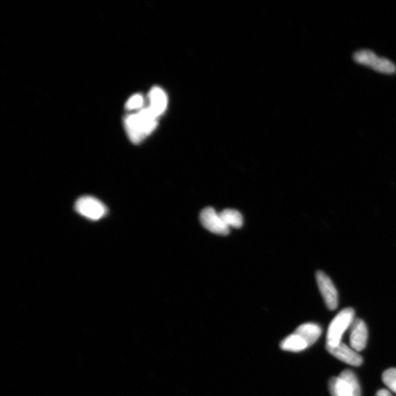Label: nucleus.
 Segmentation results:
<instances>
[{
  "label": "nucleus",
  "mask_w": 396,
  "mask_h": 396,
  "mask_svg": "<svg viewBox=\"0 0 396 396\" xmlns=\"http://www.w3.org/2000/svg\"><path fill=\"white\" fill-rule=\"evenodd\" d=\"M329 390L332 396H361V386L351 370H344L339 377H332Z\"/></svg>",
  "instance_id": "obj_2"
},
{
  "label": "nucleus",
  "mask_w": 396,
  "mask_h": 396,
  "mask_svg": "<svg viewBox=\"0 0 396 396\" xmlns=\"http://www.w3.org/2000/svg\"><path fill=\"white\" fill-rule=\"evenodd\" d=\"M321 332V328L317 323H305L298 327L294 333L304 339L310 346L316 343L320 337Z\"/></svg>",
  "instance_id": "obj_10"
},
{
  "label": "nucleus",
  "mask_w": 396,
  "mask_h": 396,
  "mask_svg": "<svg viewBox=\"0 0 396 396\" xmlns=\"http://www.w3.org/2000/svg\"><path fill=\"white\" fill-rule=\"evenodd\" d=\"M221 218L227 227L239 229L243 225V218L241 213L234 209H225L220 213Z\"/></svg>",
  "instance_id": "obj_13"
},
{
  "label": "nucleus",
  "mask_w": 396,
  "mask_h": 396,
  "mask_svg": "<svg viewBox=\"0 0 396 396\" xmlns=\"http://www.w3.org/2000/svg\"><path fill=\"white\" fill-rule=\"evenodd\" d=\"M355 62L369 67L382 74L393 75L396 72L395 65L390 59L377 56L374 52L362 50L353 55Z\"/></svg>",
  "instance_id": "obj_4"
},
{
  "label": "nucleus",
  "mask_w": 396,
  "mask_h": 396,
  "mask_svg": "<svg viewBox=\"0 0 396 396\" xmlns=\"http://www.w3.org/2000/svg\"><path fill=\"white\" fill-rule=\"evenodd\" d=\"M150 109L159 117L165 111L167 100L164 92L160 88H154L149 93Z\"/></svg>",
  "instance_id": "obj_11"
},
{
  "label": "nucleus",
  "mask_w": 396,
  "mask_h": 396,
  "mask_svg": "<svg viewBox=\"0 0 396 396\" xmlns=\"http://www.w3.org/2000/svg\"><path fill=\"white\" fill-rule=\"evenodd\" d=\"M157 118L149 107L129 115L125 126L131 141L138 143L150 135L158 125Z\"/></svg>",
  "instance_id": "obj_1"
},
{
  "label": "nucleus",
  "mask_w": 396,
  "mask_h": 396,
  "mask_svg": "<svg viewBox=\"0 0 396 396\" xmlns=\"http://www.w3.org/2000/svg\"><path fill=\"white\" fill-rule=\"evenodd\" d=\"M317 281L319 291L328 308L331 310L337 308L339 305L338 292L328 276L325 272L319 271L317 273Z\"/></svg>",
  "instance_id": "obj_7"
},
{
  "label": "nucleus",
  "mask_w": 396,
  "mask_h": 396,
  "mask_svg": "<svg viewBox=\"0 0 396 396\" xmlns=\"http://www.w3.org/2000/svg\"><path fill=\"white\" fill-rule=\"evenodd\" d=\"M355 320V310L351 308H345L331 321L327 334V345L336 346L340 344L343 333L350 328Z\"/></svg>",
  "instance_id": "obj_3"
},
{
  "label": "nucleus",
  "mask_w": 396,
  "mask_h": 396,
  "mask_svg": "<svg viewBox=\"0 0 396 396\" xmlns=\"http://www.w3.org/2000/svg\"><path fill=\"white\" fill-rule=\"evenodd\" d=\"M368 341V328L366 323L359 319L354 320L350 327V344L356 352L364 350Z\"/></svg>",
  "instance_id": "obj_9"
},
{
  "label": "nucleus",
  "mask_w": 396,
  "mask_h": 396,
  "mask_svg": "<svg viewBox=\"0 0 396 396\" xmlns=\"http://www.w3.org/2000/svg\"><path fill=\"white\" fill-rule=\"evenodd\" d=\"M200 220L202 225L210 232L218 235H227L230 229L223 221L220 213L213 208L204 209L200 214Z\"/></svg>",
  "instance_id": "obj_6"
},
{
  "label": "nucleus",
  "mask_w": 396,
  "mask_h": 396,
  "mask_svg": "<svg viewBox=\"0 0 396 396\" xmlns=\"http://www.w3.org/2000/svg\"><path fill=\"white\" fill-rule=\"evenodd\" d=\"M382 380L389 389L396 393V368H389L384 372Z\"/></svg>",
  "instance_id": "obj_14"
},
{
  "label": "nucleus",
  "mask_w": 396,
  "mask_h": 396,
  "mask_svg": "<svg viewBox=\"0 0 396 396\" xmlns=\"http://www.w3.org/2000/svg\"><path fill=\"white\" fill-rule=\"evenodd\" d=\"M308 347V345L305 340L295 333L287 336L281 343V349L287 352H299L305 350Z\"/></svg>",
  "instance_id": "obj_12"
},
{
  "label": "nucleus",
  "mask_w": 396,
  "mask_h": 396,
  "mask_svg": "<svg viewBox=\"0 0 396 396\" xmlns=\"http://www.w3.org/2000/svg\"><path fill=\"white\" fill-rule=\"evenodd\" d=\"M326 347L330 354L345 364L353 366H359L364 362L363 357L357 352L343 343L336 346H326Z\"/></svg>",
  "instance_id": "obj_8"
},
{
  "label": "nucleus",
  "mask_w": 396,
  "mask_h": 396,
  "mask_svg": "<svg viewBox=\"0 0 396 396\" xmlns=\"http://www.w3.org/2000/svg\"><path fill=\"white\" fill-rule=\"evenodd\" d=\"M75 211L91 221H98L104 218L108 210L104 204L97 198L92 196H83L75 203Z\"/></svg>",
  "instance_id": "obj_5"
},
{
  "label": "nucleus",
  "mask_w": 396,
  "mask_h": 396,
  "mask_svg": "<svg viewBox=\"0 0 396 396\" xmlns=\"http://www.w3.org/2000/svg\"><path fill=\"white\" fill-rule=\"evenodd\" d=\"M376 396H392L391 393L385 389H382V390H379Z\"/></svg>",
  "instance_id": "obj_16"
},
{
  "label": "nucleus",
  "mask_w": 396,
  "mask_h": 396,
  "mask_svg": "<svg viewBox=\"0 0 396 396\" xmlns=\"http://www.w3.org/2000/svg\"><path fill=\"white\" fill-rule=\"evenodd\" d=\"M143 104V98L141 95H135L131 97L126 104L128 111L139 109Z\"/></svg>",
  "instance_id": "obj_15"
}]
</instances>
